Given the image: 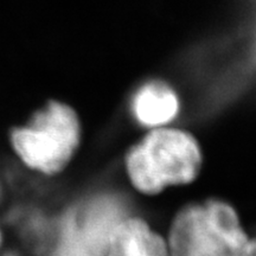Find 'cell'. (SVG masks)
Listing matches in <instances>:
<instances>
[{"mask_svg": "<svg viewBox=\"0 0 256 256\" xmlns=\"http://www.w3.org/2000/svg\"><path fill=\"white\" fill-rule=\"evenodd\" d=\"M202 165L203 152L196 138L188 130L168 126L150 130L124 156L130 184L146 196L191 184L200 176Z\"/></svg>", "mask_w": 256, "mask_h": 256, "instance_id": "cell-1", "label": "cell"}, {"mask_svg": "<svg viewBox=\"0 0 256 256\" xmlns=\"http://www.w3.org/2000/svg\"><path fill=\"white\" fill-rule=\"evenodd\" d=\"M2 241H4V235H2V229H0V247L2 246Z\"/></svg>", "mask_w": 256, "mask_h": 256, "instance_id": "cell-7", "label": "cell"}, {"mask_svg": "<svg viewBox=\"0 0 256 256\" xmlns=\"http://www.w3.org/2000/svg\"><path fill=\"white\" fill-rule=\"evenodd\" d=\"M255 249H256L255 240L250 238V241H249L248 246H247V249H246V252H244V254H243V256H255Z\"/></svg>", "mask_w": 256, "mask_h": 256, "instance_id": "cell-6", "label": "cell"}, {"mask_svg": "<svg viewBox=\"0 0 256 256\" xmlns=\"http://www.w3.org/2000/svg\"><path fill=\"white\" fill-rule=\"evenodd\" d=\"M107 256H170L166 240L140 217L120 220L110 232Z\"/></svg>", "mask_w": 256, "mask_h": 256, "instance_id": "cell-4", "label": "cell"}, {"mask_svg": "<svg viewBox=\"0 0 256 256\" xmlns=\"http://www.w3.org/2000/svg\"><path fill=\"white\" fill-rule=\"evenodd\" d=\"M132 113L142 126L166 127L178 116L180 100L174 89L162 81H148L138 88L132 98Z\"/></svg>", "mask_w": 256, "mask_h": 256, "instance_id": "cell-5", "label": "cell"}, {"mask_svg": "<svg viewBox=\"0 0 256 256\" xmlns=\"http://www.w3.org/2000/svg\"><path fill=\"white\" fill-rule=\"evenodd\" d=\"M81 122L69 104L50 101L10 132V145L28 168L56 176L68 168L81 144Z\"/></svg>", "mask_w": 256, "mask_h": 256, "instance_id": "cell-2", "label": "cell"}, {"mask_svg": "<svg viewBox=\"0 0 256 256\" xmlns=\"http://www.w3.org/2000/svg\"><path fill=\"white\" fill-rule=\"evenodd\" d=\"M249 241L238 211L220 200L182 208L166 240L170 256H243Z\"/></svg>", "mask_w": 256, "mask_h": 256, "instance_id": "cell-3", "label": "cell"}]
</instances>
